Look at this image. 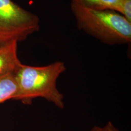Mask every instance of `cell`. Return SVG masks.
Segmentation results:
<instances>
[{
    "label": "cell",
    "mask_w": 131,
    "mask_h": 131,
    "mask_svg": "<svg viewBox=\"0 0 131 131\" xmlns=\"http://www.w3.org/2000/svg\"><path fill=\"white\" fill-rule=\"evenodd\" d=\"M66 70L62 61L45 66H32L22 63L14 72L18 87L14 100L30 105L35 98H42L57 107L64 109V95L57 88V81Z\"/></svg>",
    "instance_id": "1"
},
{
    "label": "cell",
    "mask_w": 131,
    "mask_h": 131,
    "mask_svg": "<svg viewBox=\"0 0 131 131\" xmlns=\"http://www.w3.org/2000/svg\"><path fill=\"white\" fill-rule=\"evenodd\" d=\"M70 8L78 28L109 45L131 41V22L112 10L90 9L72 0Z\"/></svg>",
    "instance_id": "2"
},
{
    "label": "cell",
    "mask_w": 131,
    "mask_h": 131,
    "mask_svg": "<svg viewBox=\"0 0 131 131\" xmlns=\"http://www.w3.org/2000/svg\"><path fill=\"white\" fill-rule=\"evenodd\" d=\"M40 28L37 15L12 0H0V45L25 40Z\"/></svg>",
    "instance_id": "3"
},
{
    "label": "cell",
    "mask_w": 131,
    "mask_h": 131,
    "mask_svg": "<svg viewBox=\"0 0 131 131\" xmlns=\"http://www.w3.org/2000/svg\"><path fill=\"white\" fill-rule=\"evenodd\" d=\"M21 64L18 56V42L0 45V77L14 73Z\"/></svg>",
    "instance_id": "4"
},
{
    "label": "cell",
    "mask_w": 131,
    "mask_h": 131,
    "mask_svg": "<svg viewBox=\"0 0 131 131\" xmlns=\"http://www.w3.org/2000/svg\"><path fill=\"white\" fill-rule=\"evenodd\" d=\"M17 91L14 73L0 77V104L9 100H14Z\"/></svg>",
    "instance_id": "5"
},
{
    "label": "cell",
    "mask_w": 131,
    "mask_h": 131,
    "mask_svg": "<svg viewBox=\"0 0 131 131\" xmlns=\"http://www.w3.org/2000/svg\"><path fill=\"white\" fill-rule=\"evenodd\" d=\"M90 9L100 10H112L118 13L124 0H73Z\"/></svg>",
    "instance_id": "6"
},
{
    "label": "cell",
    "mask_w": 131,
    "mask_h": 131,
    "mask_svg": "<svg viewBox=\"0 0 131 131\" xmlns=\"http://www.w3.org/2000/svg\"><path fill=\"white\" fill-rule=\"evenodd\" d=\"M89 131H119L111 122H108L106 125L103 126H94Z\"/></svg>",
    "instance_id": "7"
}]
</instances>
